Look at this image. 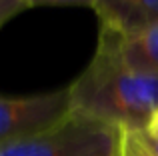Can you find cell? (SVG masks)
I'll return each instance as SVG.
<instances>
[{
	"label": "cell",
	"mask_w": 158,
	"mask_h": 156,
	"mask_svg": "<svg viewBox=\"0 0 158 156\" xmlns=\"http://www.w3.org/2000/svg\"><path fill=\"white\" fill-rule=\"evenodd\" d=\"M120 152H122V150H120Z\"/></svg>",
	"instance_id": "obj_11"
},
{
	"label": "cell",
	"mask_w": 158,
	"mask_h": 156,
	"mask_svg": "<svg viewBox=\"0 0 158 156\" xmlns=\"http://www.w3.org/2000/svg\"><path fill=\"white\" fill-rule=\"evenodd\" d=\"M94 12L100 26H108L124 38L158 22V0H96Z\"/></svg>",
	"instance_id": "obj_4"
},
{
	"label": "cell",
	"mask_w": 158,
	"mask_h": 156,
	"mask_svg": "<svg viewBox=\"0 0 158 156\" xmlns=\"http://www.w3.org/2000/svg\"><path fill=\"white\" fill-rule=\"evenodd\" d=\"M72 112L68 88L30 96L0 94V146L56 126Z\"/></svg>",
	"instance_id": "obj_3"
},
{
	"label": "cell",
	"mask_w": 158,
	"mask_h": 156,
	"mask_svg": "<svg viewBox=\"0 0 158 156\" xmlns=\"http://www.w3.org/2000/svg\"><path fill=\"white\" fill-rule=\"evenodd\" d=\"M120 156H152L146 150V146L140 142L138 134L132 132V130H124L122 136V152Z\"/></svg>",
	"instance_id": "obj_6"
},
{
	"label": "cell",
	"mask_w": 158,
	"mask_h": 156,
	"mask_svg": "<svg viewBox=\"0 0 158 156\" xmlns=\"http://www.w3.org/2000/svg\"><path fill=\"white\" fill-rule=\"evenodd\" d=\"M124 130L80 112L24 140L0 146V156H120Z\"/></svg>",
	"instance_id": "obj_2"
},
{
	"label": "cell",
	"mask_w": 158,
	"mask_h": 156,
	"mask_svg": "<svg viewBox=\"0 0 158 156\" xmlns=\"http://www.w3.org/2000/svg\"><path fill=\"white\" fill-rule=\"evenodd\" d=\"M122 50L130 68L140 74L158 78V22L138 34L124 38Z\"/></svg>",
	"instance_id": "obj_5"
},
{
	"label": "cell",
	"mask_w": 158,
	"mask_h": 156,
	"mask_svg": "<svg viewBox=\"0 0 158 156\" xmlns=\"http://www.w3.org/2000/svg\"><path fill=\"white\" fill-rule=\"evenodd\" d=\"M28 4L26 0H0V28L12 18V16L20 14L22 10H26Z\"/></svg>",
	"instance_id": "obj_7"
},
{
	"label": "cell",
	"mask_w": 158,
	"mask_h": 156,
	"mask_svg": "<svg viewBox=\"0 0 158 156\" xmlns=\"http://www.w3.org/2000/svg\"><path fill=\"white\" fill-rule=\"evenodd\" d=\"M122 44V34L100 26L92 60L68 86L70 102L74 112L142 132L158 110V78L128 66Z\"/></svg>",
	"instance_id": "obj_1"
},
{
	"label": "cell",
	"mask_w": 158,
	"mask_h": 156,
	"mask_svg": "<svg viewBox=\"0 0 158 156\" xmlns=\"http://www.w3.org/2000/svg\"><path fill=\"white\" fill-rule=\"evenodd\" d=\"M136 134H138L140 142L146 146L148 152H150L152 156H158V136H152V134H148L146 130H142V132H136Z\"/></svg>",
	"instance_id": "obj_9"
},
{
	"label": "cell",
	"mask_w": 158,
	"mask_h": 156,
	"mask_svg": "<svg viewBox=\"0 0 158 156\" xmlns=\"http://www.w3.org/2000/svg\"><path fill=\"white\" fill-rule=\"evenodd\" d=\"M146 132H148V134H152V136H158V110H156L154 116H152V120H150V124H148Z\"/></svg>",
	"instance_id": "obj_10"
},
{
	"label": "cell",
	"mask_w": 158,
	"mask_h": 156,
	"mask_svg": "<svg viewBox=\"0 0 158 156\" xmlns=\"http://www.w3.org/2000/svg\"><path fill=\"white\" fill-rule=\"evenodd\" d=\"M96 0H26L28 8L38 6H90L94 8Z\"/></svg>",
	"instance_id": "obj_8"
}]
</instances>
